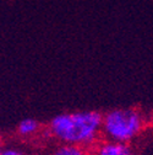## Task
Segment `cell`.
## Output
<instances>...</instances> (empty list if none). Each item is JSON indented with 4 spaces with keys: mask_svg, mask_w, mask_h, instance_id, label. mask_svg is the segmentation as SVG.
<instances>
[{
    "mask_svg": "<svg viewBox=\"0 0 153 155\" xmlns=\"http://www.w3.org/2000/svg\"><path fill=\"white\" fill-rule=\"evenodd\" d=\"M103 114L98 111H75L55 116L48 124L49 134L63 144L92 147L102 134Z\"/></svg>",
    "mask_w": 153,
    "mask_h": 155,
    "instance_id": "obj_1",
    "label": "cell"
},
{
    "mask_svg": "<svg viewBox=\"0 0 153 155\" xmlns=\"http://www.w3.org/2000/svg\"><path fill=\"white\" fill-rule=\"evenodd\" d=\"M143 127V114L137 108H114L103 114L102 134L108 140L129 143L142 132Z\"/></svg>",
    "mask_w": 153,
    "mask_h": 155,
    "instance_id": "obj_2",
    "label": "cell"
},
{
    "mask_svg": "<svg viewBox=\"0 0 153 155\" xmlns=\"http://www.w3.org/2000/svg\"><path fill=\"white\" fill-rule=\"evenodd\" d=\"M93 155H133V151L129 143H120L105 139L94 145Z\"/></svg>",
    "mask_w": 153,
    "mask_h": 155,
    "instance_id": "obj_3",
    "label": "cell"
},
{
    "mask_svg": "<svg viewBox=\"0 0 153 155\" xmlns=\"http://www.w3.org/2000/svg\"><path fill=\"white\" fill-rule=\"evenodd\" d=\"M47 155H89L86 148L71 144H63L54 147Z\"/></svg>",
    "mask_w": 153,
    "mask_h": 155,
    "instance_id": "obj_4",
    "label": "cell"
},
{
    "mask_svg": "<svg viewBox=\"0 0 153 155\" xmlns=\"http://www.w3.org/2000/svg\"><path fill=\"white\" fill-rule=\"evenodd\" d=\"M41 128V123L34 118H25L17 126V133L21 137H30L36 134Z\"/></svg>",
    "mask_w": 153,
    "mask_h": 155,
    "instance_id": "obj_5",
    "label": "cell"
},
{
    "mask_svg": "<svg viewBox=\"0 0 153 155\" xmlns=\"http://www.w3.org/2000/svg\"><path fill=\"white\" fill-rule=\"evenodd\" d=\"M0 155H26L21 149L14 148V147H5L3 148Z\"/></svg>",
    "mask_w": 153,
    "mask_h": 155,
    "instance_id": "obj_6",
    "label": "cell"
}]
</instances>
